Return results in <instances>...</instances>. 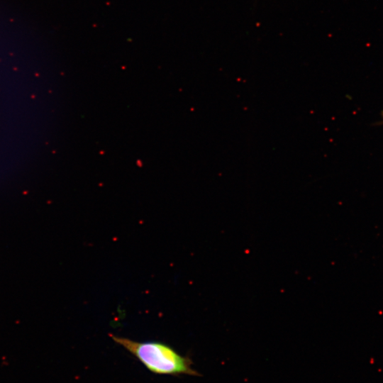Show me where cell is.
Here are the masks:
<instances>
[{"label": "cell", "mask_w": 383, "mask_h": 383, "mask_svg": "<svg viewBox=\"0 0 383 383\" xmlns=\"http://www.w3.org/2000/svg\"><path fill=\"white\" fill-rule=\"evenodd\" d=\"M110 336L155 374L199 375L192 367L191 359L179 355L170 345L160 342H137L113 334Z\"/></svg>", "instance_id": "6da1fadb"}]
</instances>
